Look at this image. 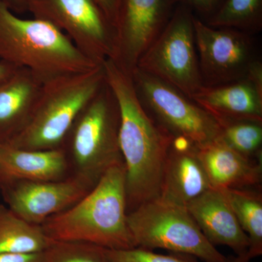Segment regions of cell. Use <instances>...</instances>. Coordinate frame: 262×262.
<instances>
[{
	"mask_svg": "<svg viewBox=\"0 0 262 262\" xmlns=\"http://www.w3.org/2000/svg\"><path fill=\"white\" fill-rule=\"evenodd\" d=\"M106 83L118 103L119 144L125 168L127 211L159 198L173 137L155 122L136 94L132 77L111 59L103 63Z\"/></svg>",
	"mask_w": 262,
	"mask_h": 262,
	"instance_id": "cell-1",
	"label": "cell"
},
{
	"mask_svg": "<svg viewBox=\"0 0 262 262\" xmlns=\"http://www.w3.org/2000/svg\"><path fill=\"white\" fill-rule=\"evenodd\" d=\"M125 181L124 163L110 169L80 201L41 225L48 237L106 249L136 247L127 222Z\"/></svg>",
	"mask_w": 262,
	"mask_h": 262,
	"instance_id": "cell-2",
	"label": "cell"
},
{
	"mask_svg": "<svg viewBox=\"0 0 262 262\" xmlns=\"http://www.w3.org/2000/svg\"><path fill=\"white\" fill-rule=\"evenodd\" d=\"M0 60L32 70L46 82L96 68L67 35L40 19H23L0 1Z\"/></svg>",
	"mask_w": 262,
	"mask_h": 262,
	"instance_id": "cell-3",
	"label": "cell"
},
{
	"mask_svg": "<svg viewBox=\"0 0 262 262\" xmlns=\"http://www.w3.org/2000/svg\"><path fill=\"white\" fill-rule=\"evenodd\" d=\"M120 123L118 103L105 80L79 114L62 144L70 177L92 189L110 169L124 163L119 144Z\"/></svg>",
	"mask_w": 262,
	"mask_h": 262,
	"instance_id": "cell-4",
	"label": "cell"
},
{
	"mask_svg": "<svg viewBox=\"0 0 262 262\" xmlns=\"http://www.w3.org/2000/svg\"><path fill=\"white\" fill-rule=\"evenodd\" d=\"M105 80L102 64L46 81L29 122L5 144L28 150L61 148L76 118Z\"/></svg>",
	"mask_w": 262,
	"mask_h": 262,
	"instance_id": "cell-5",
	"label": "cell"
},
{
	"mask_svg": "<svg viewBox=\"0 0 262 262\" xmlns=\"http://www.w3.org/2000/svg\"><path fill=\"white\" fill-rule=\"evenodd\" d=\"M127 222L136 247L165 249L204 262L227 261L205 237L187 206L158 198L129 212Z\"/></svg>",
	"mask_w": 262,
	"mask_h": 262,
	"instance_id": "cell-6",
	"label": "cell"
},
{
	"mask_svg": "<svg viewBox=\"0 0 262 262\" xmlns=\"http://www.w3.org/2000/svg\"><path fill=\"white\" fill-rule=\"evenodd\" d=\"M194 15L179 2L165 28L141 56L137 67L188 98L203 87L194 28Z\"/></svg>",
	"mask_w": 262,
	"mask_h": 262,
	"instance_id": "cell-7",
	"label": "cell"
},
{
	"mask_svg": "<svg viewBox=\"0 0 262 262\" xmlns=\"http://www.w3.org/2000/svg\"><path fill=\"white\" fill-rule=\"evenodd\" d=\"M131 77L146 113L174 138L194 146L220 138V125L214 117L178 89L138 68Z\"/></svg>",
	"mask_w": 262,
	"mask_h": 262,
	"instance_id": "cell-8",
	"label": "cell"
},
{
	"mask_svg": "<svg viewBox=\"0 0 262 262\" xmlns=\"http://www.w3.org/2000/svg\"><path fill=\"white\" fill-rule=\"evenodd\" d=\"M27 6L34 18L64 33L98 64L113 58V26L96 0H27Z\"/></svg>",
	"mask_w": 262,
	"mask_h": 262,
	"instance_id": "cell-9",
	"label": "cell"
},
{
	"mask_svg": "<svg viewBox=\"0 0 262 262\" xmlns=\"http://www.w3.org/2000/svg\"><path fill=\"white\" fill-rule=\"evenodd\" d=\"M194 28L203 86L222 85L247 78L259 61L247 32L212 27L195 16Z\"/></svg>",
	"mask_w": 262,
	"mask_h": 262,
	"instance_id": "cell-10",
	"label": "cell"
},
{
	"mask_svg": "<svg viewBox=\"0 0 262 262\" xmlns=\"http://www.w3.org/2000/svg\"><path fill=\"white\" fill-rule=\"evenodd\" d=\"M179 0H118L114 28L113 56L132 76L141 56L165 28Z\"/></svg>",
	"mask_w": 262,
	"mask_h": 262,
	"instance_id": "cell-11",
	"label": "cell"
},
{
	"mask_svg": "<svg viewBox=\"0 0 262 262\" xmlns=\"http://www.w3.org/2000/svg\"><path fill=\"white\" fill-rule=\"evenodd\" d=\"M91 190L87 184L73 177L59 181H14L0 185V194L7 206L37 225L70 208Z\"/></svg>",
	"mask_w": 262,
	"mask_h": 262,
	"instance_id": "cell-12",
	"label": "cell"
},
{
	"mask_svg": "<svg viewBox=\"0 0 262 262\" xmlns=\"http://www.w3.org/2000/svg\"><path fill=\"white\" fill-rule=\"evenodd\" d=\"M210 189L209 179L196 155L195 146L185 139L175 138L164 168L159 198L187 206Z\"/></svg>",
	"mask_w": 262,
	"mask_h": 262,
	"instance_id": "cell-13",
	"label": "cell"
},
{
	"mask_svg": "<svg viewBox=\"0 0 262 262\" xmlns=\"http://www.w3.org/2000/svg\"><path fill=\"white\" fill-rule=\"evenodd\" d=\"M187 208L213 246H227L236 255L248 253L249 239L222 191L211 188L190 202Z\"/></svg>",
	"mask_w": 262,
	"mask_h": 262,
	"instance_id": "cell-14",
	"label": "cell"
},
{
	"mask_svg": "<svg viewBox=\"0 0 262 262\" xmlns=\"http://www.w3.org/2000/svg\"><path fill=\"white\" fill-rule=\"evenodd\" d=\"M218 121L262 122V88L249 78L217 86H203L192 97Z\"/></svg>",
	"mask_w": 262,
	"mask_h": 262,
	"instance_id": "cell-15",
	"label": "cell"
},
{
	"mask_svg": "<svg viewBox=\"0 0 262 262\" xmlns=\"http://www.w3.org/2000/svg\"><path fill=\"white\" fill-rule=\"evenodd\" d=\"M195 150L213 189H253L261 182V160L245 158L220 138Z\"/></svg>",
	"mask_w": 262,
	"mask_h": 262,
	"instance_id": "cell-16",
	"label": "cell"
},
{
	"mask_svg": "<svg viewBox=\"0 0 262 262\" xmlns=\"http://www.w3.org/2000/svg\"><path fill=\"white\" fill-rule=\"evenodd\" d=\"M43 83L27 68H17L0 82V144L9 142L26 126Z\"/></svg>",
	"mask_w": 262,
	"mask_h": 262,
	"instance_id": "cell-17",
	"label": "cell"
},
{
	"mask_svg": "<svg viewBox=\"0 0 262 262\" xmlns=\"http://www.w3.org/2000/svg\"><path fill=\"white\" fill-rule=\"evenodd\" d=\"M61 148L28 150L0 144V185L14 181H59L69 178Z\"/></svg>",
	"mask_w": 262,
	"mask_h": 262,
	"instance_id": "cell-18",
	"label": "cell"
},
{
	"mask_svg": "<svg viewBox=\"0 0 262 262\" xmlns=\"http://www.w3.org/2000/svg\"><path fill=\"white\" fill-rule=\"evenodd\" d=\"M52 241L42 226L29 223L0 205V253L42 252Z\"/></svg>",
	"mask_w": 262,
	"mask_h": 262,
	"instance_id": "cell-19",
	"label": "cell"
},
{
	"mask_svg": "<svg viewBox=\"0 0 262 262\" xmlns=\"http://www.w3.org/2000/svg\"><path fill=\"white\" fill-rule=\"evenodd\" d=\"M222 193L250 241L248 254H262V194L253 189H226Z\"/></svg>",
	"mask_w": 262,
	"mask_h": 262,
	"instance_id": "cell-20",
	"label": "cell"
},
{
	"mask_svg": "<svg viewBox=\"0 0 262 262\" xmlns=\"http://www.w3.org/2000/svg\"><path fill=\"white\" fill-rule=\"evenodd\" d=\"M207 24L247 33L259 30L262 25V0H225Z\"/></svg>",
	"mask_w": 262,
	"mask_h": 262,
	"instance_id": "cell-21",
	"label": "cell"
},
{
	"mask_svg": "<svg viewBox=\"0 0 262 262\" xmlns=\"http://www.w3.org/2000/svg\"><path fill=\"white\" fill-rule=\"evenodd\" d=\"M221 140L245 158H261L262 122L251 120H222Z\"/></svg>",
	"mask_w": 262,
	"mask_h": 262,
	"instance_id": "cell-22",
	"label": "cell"
},
{
	"mask_svg": "<svg viewBox=\"0 0 262 262\" xmlns=\"http://www.w3.org/2000/svg\"><path fill=\"white\" fill-rule=\"evenodd\" d=\"M42 262H108L106 248L73 241H53L43 251Z\"/></svg>",
	"mask_w": 262,
	"mask_h": 262,
	"instance_id": "cell-23",
	"label": "cell"
},
{
	"mask_svg": "<svg viewBox=\"0 0 262 262\" xmlns=\"http://www.w3.org/2000/svg\"><path fill=\"white\" fill-rule=\"evenodd\" d=\"M108 262H204L194 256L183 253L168 255L154 252V250L141 247L128 249H106Z\"/></svg>",
	"mask_w": 262,
	"mask_h": 262,
	"instance_id": "cell-24",
	"label": "cell"
},
{
	"mask_svg": "<svg viewBox=\"0 0 262 262\" xmlns=\"http://www.w3.org/2000/svg\"><path fill=\"white\" fill-rule=\"evenodd\" d=\"M191 9L196 10L203 14L212 15L218 8L221 0H179Z\"/></svg>",
	"mask_w": 262,
	"mask_h": 262,
	"instance_id": "cell-25",
	"label": "cell"
},
{
	"mask_svg": "<svg viewBox=\"0 0 262 262\" xmlns=\"http://www.w3.org/2000/svg\"><path fill=\"white\" fill-rule=\"evenodd\" d=\"M43 251L39 253H1L0 262H42Z\"/></svg>",
	"mask_w": 262,
	"mask_h": 262,
	"instance_id": "cell-26",
	"label": "cell"
},
{
	"mask_svg": "<svg viewBox=\"0 0 262 262\" xmlns=\"http://www.w3.org/2000/svg\"><path fill=\"white\" fill-rule=\"evenodd\" d=\"M96 1L113 26L115 16H116L118 0H96Z\"/></svg>",
	"mask_w": 262,
	"mask_h": 262,
	"instance_id": "cell-27",
	"label": "cell"
},
{
	"mask_svg": "<svg viewBox=\"0 0 262 262\" xmlns=\"http://www.w3.org/2000/svg\"><path fill=\"white\" fill-rule=\"evenodd\" d=\"M13 13L24 14L28 12L27 0H0Z\"/></svg>",
	"mask_w": 262,
	"mask_h": 262,
	"instance_id": "cell-28",
	"label": "cell"
},
{
	"mask_svg": "<svg viewBox=\"0 0 262 262\" xmlns=\"http://www.w3.org/2000/svg\"><path fill=\"white\" fill-rule=\"evenodd\" d=\"M18 67L0 60V82L10 77Z\"/></svg>",
	"mask_w": 262,
	"mask_h": 262,
	"instance_id": "cell-29",
	"label": "cell"
},
{
	"mask_svg": "<svg viewBox=\"0 0 262 262\" xmlns=\"http://www.w3.org/2000/svg\"><path fill=\"white\" fill-rule=\"evenodd\" d=\"M251 258L248 256V253L242 255H236V256L230 258H227L226 262H250Z\"/></svg>",
	"mask_w": 262,
	"mask_h": 262,
	"instance_id": "cell-30",
	"label": "cell"
}]
</instances>
